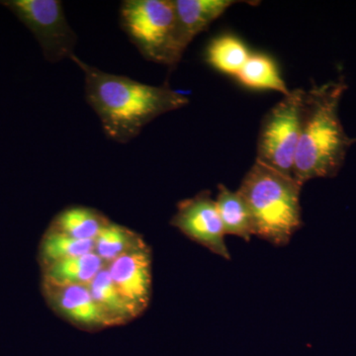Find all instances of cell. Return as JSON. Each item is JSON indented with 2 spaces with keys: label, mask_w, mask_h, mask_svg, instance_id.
Returning a JSON list of instances; mask_svg holds the SVG:
<instances>
[{
  "label": "cell",
  "mask_w": 356,
  "mask_h": 356,
  "mask_svg": "<svg viewBox=\"0 0 356 356\" xmlns=\"http://www.w3.org/2000/svg\"><path fill=\"white\" fill-rule=\"evenodd\" d=\"M107 270L121 294L142 313L149 305L152 293V259L147 247L110 262Z\"/></svg>",
  "instance_id": "9"
},
{
  "label": "cell",
  "mask_w": 356,
  "mask_h": 356,
  "mask_svg": "<svg viewBox=\"0 0 356 356\" xmlns=\"http://www.w3.org/2000/svg\"><path fill=\"white\" fill-rule=\"evenodd\" d=\"M95 250V241H83L72 238L49 228L42 238L39 247V261L42 267L55 262L81 257Z\"/></svg>",
  "instance_id": "18"
},
{
  "label": "cell",
  "mask_w": 356,
  "mask_h": 356,
  "mask_svg": "<svg viewBox=\"0 0 356 356\" xmlns=\"http://www.w3.org/2000/svg\"><path fill=\"white\" fill-rule=\"evenodd\" d=\"M145 247L138 234L110 221L95 238L93 252L108 266L115 259Z\"/></svg>",
  "instance_id": "17"
},
{
  "label": "cell",
  "mask_w": 356,
  "mask_h": 356,
  "mask_svg": "<svg viewBox=\"0 0 356 356\" xmlns=\"http://www.w3.org/2000/svg\"><path fill=\"white\" fill-rule=\"evenodd\" d=\"M70 60L83 70L86 102L102 122L103 132L114 142L127 144L154 119L189 103L186 96L168 86H149L109 74L76 55Z\"/></svg>",
  "instance_id": "1"
},
{
  "label": "cell",
  "mask_w": 356,
  "mask_h": 356,
  "mask_svg": "<svg viewBox=\"0 0 356 356\" xmlns=\"http://www.w3.org/2000/svg\"><path fill=\"white\" fill-rule=\"evenodd\" d=\"M215 201L226 236H238L250 242L252 236H255L254 220L240 192L229 191L220 184Z\"/></svg>",
  "instance_id": "13"
},
{
  "label": "cell",
  "mask_w": 356,
  "mask_h": 356,
  "mask_svg": "<svg viewBox=\"0 0 356 356\" xmlns=\"http://www.w3.org/2000/svg\"><path fill=\"white\" fill-rule=\"evenodd\" d=\"M44 297L49 305L72 324L86 331H96L109 327L88 286L58 285L43 283Z\"/></svg>",
  "instance_id": "10"
},
{
  "label": "cell",
  "mask_w": 356,
  "mask_h": 356,
  "mask_svg": "<svg viewBox=\"0 0 356 356\" xmlns=\"http://www.w3.org/2000/svg\"><path fill=\"white\" fill-rule=\"evenodd\" d=\"M88 286L109 327L125 324L139 315L114 284L107 266L95 276Z\"/></svg>",
  "instance_id": "11"
},
{
  "label": "cell",
  "mask_w": 356,
  "mask_h": 356,
  "mask_svg": "<svg viewBox=\"0 0 356 356\" xmlns=\"http://www.w3.org/2000/svg\"><path fill=\"white\" fill-rule=\"evenodd\" d=\"M109 222L98 211L76 206L58 213L51 222L50 228L77 240L95 241L103 227Z\"/></svg>",
  "instance_id": "14"
},
{
  "label": "cell",
  "mask_w": 356,
  "mask_h": 356,
  "mask_svg": "<svg viewBox=\"0 0 356 356\" xmlns=\"http://www.w3.org/2000/svg\"><path fill=\"white\" fill-rule=\"evenodd\" d=\"M348 89L343 79L313 86L304 93L301 132L294 178L302 185L316 178H332L341 172L355 142L346 135L339 106Z\"/></svg>",
  "instance_id": "2"
},
{
  "label": "cell",
  "mask_w": 356,
  "mask_h": 356,
  "mask_svg": "<svg viewBox=\"0 0 356 356\" xmlns=\"http://www.w3.org/2000/svg\"><path fill=\"white\" fill-rule=\"evenodd\" d=\"M235 3L233 0H173L175 23L170 67L180 62L192 40Z\"/></svg>",
  "instance_id": "8"
},
{
  "label": "cell",
  "mask_w": 356,
  "mask_h": 356,
  "mask_svg": "<svg viewBox=\"0 0 356 356\" xmlns=\"http://www.w3.org/2000/svg\"><path fill=\"white\" fill-rule=\"evenodd\" d=\"M172 225L213 254L231 259L216 201L211 197L209 191L200 192L194 197L179 202Z\"/></svg>",
  "instance_id": "7"
},
{
  "label": "cell",
  "mask_w": 356,
  "mask_h": 356,
  "mask_svg": "<svg viewBox=\"0 0 356 356\" xmlns=\"http://www.w3.org/2000/svg\"><path fill=\"white\" fill-rule=\"evenodd\" d=\"M236 79L245 88L254 90L276 91L283 96L290 92L277 65L264 54H250Z\"/></svg>",
  "instance_id": "15"
},
{
  "label": "cell",
  "mask_w": 356,
  "mask_h": 356,
  "mask_svg": "<svg viewBox=\"0 0 356 356\" xmlns=\"http://www.w3.org/2000/svg\"><path fill=\"white\" fill-rule=\"evenodd\" d=\"M106 266V262L102 261L95 252H90L42 267L43 283L58 286H88L95 280V276Z\"/></svg>",
  "instance_id": "12"
},
{
  "label": "cell",
  "mask_w": 356,
  "mask_h": 356,
  "mask_svg": "<svg viewBox=\"0 0 356 356\" xmlns=\"http://www.w3.org/2000/svg\"><path fill=\"white\" fill-rule=\"evenodd\" d=\"M6 7L38 42L44 58L58 63L74 55L77 36L58 0H3Z\"/></svg>",
  "instance_id": "6"
},
{
  "label": "cell",
  "mask_w": 356,
  "mask_h": 356,
  "mask_svg": "<svg viewBox=\"0 0 356 356\" xmlns=\"http://www.w3.org/2000/svg\"><path fill=\"white\" fill-rule=\"evenodd\" d=\"M302 186L255 161L238 189L252 213L255 236L277 247L291 241L302 227Z\"/></svg>",
  "instance_id": "3"
},
{
  "label": "cell",
  "mask_w": 356,
  "mask_h": 356,
  "mask_svg": "<svg viewBox=\"0 0 356 356\" xmlns=\"http://www.w3.org/2000/svg\"><path fill=\"white\" fill-rule=\"evenodd\" d=\"M305 90L294 89L274 105L261 122L255 161L294 178Z\"/></svg>",
  "instance_id": "5"
},
{
  "label": "cell",
  "mask_w": 356,
  "mask_h": 356,
  "mask_svg": "<svg viewBox=\"0 0 356 356\" xmlns=\"http://www.w3.org/2000/svg\"><path fill=\"white\" fill-rule=\"evenodd\" d=\"M250 54L247 44L238 37L222 35L211 41L206 50V60L218 72L236 77Z\"/></svg>",
  "instance_id": "16"
},
{
  "label": "cell",
  "mask_w": 356,
  "mask_h": 356,
  "mask_svg": "<svg viewBox=\"0 0 356 356\" xmlns=\"http://www.w3.org/2000/svg\"><path fill=\"white\" fill-rule=\"evenodd\" d=\"M175 10L173 0H125L120 25L140 55L170 67Z\"/></svg>",
  "instance_id": "4"
}]
</instances>
